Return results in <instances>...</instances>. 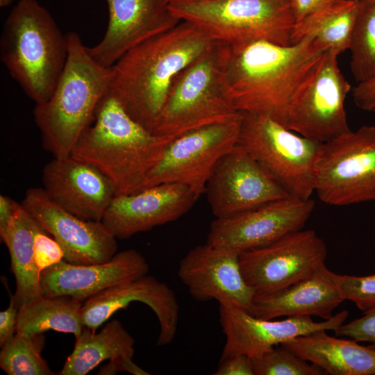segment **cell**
<instances>
[{
  "instance_id": "cell-1",
  "label": "cell",
  "mask_w": 375,
  "mask_h": 375,
  "mask_svg": "<svg viewBox=\"0 0 375 375\" xmlns=\"http://www.w3.org/2000/svg\"><path fill=\"white\" fill-rule=\"evenodd\" d=\"M217 44L232 107L268 116L285 127L294 97L326 51L312 38L288 46L267 41Z\"/></svg>"
},
{
  "instance_id": "cell-2",
  "label": "cell",
  "mask_w": 375,
  "mask_h": 375,
  "mask_svg": "<svg viewBox=\"0 0 375 375\" xmlns=\"http://www.w3.org/2000/svg\"><path fill=\"white\" fill-rule=\"evenodd\" d=\"M214 44L195 25L181 20L130 49L110 67L108 90L135 122L152 132L174 78Z\"/></svg>"
},
{
  "instance_id": "cell-3",
  "label": "cell",
  "mask_w": 375,
  "mask_h": 375,
  "mask_svg": "<svg viewBox=\"0 0 375 375\" xmlns=\"http://www.w3.org/2000/svg\"><path fill=\"white\" fill-rule=\"evenodd\" d=\"M175 138L153 134L135 122L109 92L71 156L101 172L116 196L138 192Z\"/></svg>"
},
{
  "instance_id": "cell-4",
  "label": "cell",
  "mask_w": 375,
  "mask_h": 375,
  "mask_svg": "<svg viewBox=\"0 0 375 375\" xmlns=\"http://www.w3.org/2000/svg\"><path fill=\"white\" fill-rule=\"evenodd\" d=\"M66 65L51 97L35 104L34 119L44 148L54 158L69 156L108 91L110 68L97 62L75 32L67 34Z\"/></svg>"
},
{
  "instance_id": "cell-5",
  "label": "cell",
  "mask_w": 375,
  "mask_h": 375,
  "mask_svg": "<svg viewBox=\"0 0 375 375\" xmlns=\"http://www.w3.org/2000/svg\"><path fill=\"white\" fill-rule=\"evenodd\" d=\"M67 54V35L49 12L36 0H20L3 26L1 60L35 104L52 95Z\"/></svg>"
},
{
  "instance_id": "cell-6",
  "label": "cell",
  "mask_w": 375,
  "mask_h": 375,
  "mask_svg": "<svg viewBox=\"0 0 375 375\" xmlns=\"http://www.w3.org/2000/svg\"><path fill=\"white\" fill-rule=\"evenodd\" d=\"M169 8L178 19L193 24L213 42L292 44L296 19L291 0L174 1Z\"/></svg>"
},
{
  "instance_id": "cell-7",
  "label": "cell",
  "mask_w": 375,
  "mask_h": 375,
  "mask_svg": "<svg viewBox=\"0 0 375 375\" xmlns=\"http://www.w3.org/2000/svg\"><path fill=\"white\" fill-rule=\"evenodd\" d=\"M241 115L225 94L219 49L215 42L209 51L174 78L152 133L176 138Z\"/></svg>"
},
{
  "instance_id": "cell-8",
  "label": "cell",
  "mask_w": 375,
  "mask_h": 375,
  "mask_svg": "<svg viewBox=\"0 0 375 375\" xmlns=\"http://www.w3.org/2000/svg\"><path fill=\"white\" fill-rule=\"evenodd\" d=\"M237 144L247 151L290 196L310 199L315 164L322 144L303 137L271 117L241 112Z\"/></svg>"
},
{
  "instance_id": "cell-9",
  "label": "cell",
  "mask_w": 375,
  "mask_h": 375,
  "mask_svg": "<svg viewBox=\"0 0 375 375\" xmlns=\"http://www.w3.org/2000/svg\"><path fill=\"white\" fill-rule=\"evenodd\" d=\"M315 192L331 206L375 201L374 125L322 144L315 164Z\"/></svg>"
},
{
  "instance_id": "cell-10",
  "label": "cell",
  "mask_w": 375,
  "mask_h": 375,
  "mask_svg": "<svg viewBox=\"0 0 375 375\" xmlns=\"http://www.w3.org/2000/svg\"><path fill=\"white\" fill-rule=\"evenodd\" d=\"M338 55L326 51L292 103L286 128L325 143L351 130L344 103L350 83L342 73Z\"/></svg>"
},
{
  "instance_id": "cell-11",
  "label": "cell",
  "mask_w": 375,
  "mask_h": 375,
  "mask_svg": "<svg viewBox=\"0 0 375 375\" xmlns=\"http://www.w3.org/2000/svg\"><path fill=\"white\" fill-rule=\"evenodd\" d=\"M242 115L188 132L172 140L148 175L144 189L167 183L190 188L199 198L219 161L238 143Z\"/></svg>"
},
{
  "instance_id": "cell-12",
  "label": "cell",
  "mask_w": 375,
  "mask_h": 375,
  "mask_svg": "<svg viewBox=\"0 0 375 375\" xmlns=\"http://www.w3.org/2000/svg\"><path fill=\"white\" fill-rule=\"evenodd\" d=\"M327 248L313 230L291 232L240 253L242 275L256 295H267L306 278L325 264Z\"/></svg>"
},
{
  "instance_id": "cell-13",
  "label": "cell",
  "mask_w": 375,
  "mask_h": 375,
  "mask_svg": "<svg viewBox=\"0 0 375 375\" xmlns=\"http://www.w3.org/2000/svg\"><path fill=\"white\" fill-rule=\"evenodd\" d=\"M315 208L311 199L289 196L210 224L207 243L242 253L269 244L302 229Z\"/></svg>"
},
{
  "instance_id": "cell-14",
  "label": "cell",
  "mask_w": 375,
  "mask_h": 375,
  "mask_svg": "<svg viewBox=\"0 0 375 375\" xmlns=\"http://www.w3.org/2000/svg\"><path fill=\"white\" fill-rule=\"evenodd\" d=\"M205 193L215 218L230 217L290 196L238 144L219 161L207 183Z\"/></svg>"
},
{
  "instance_id": "cell-15",
  "label": "cell",
  "mask_w": 375,
  "mask_h": 375,
  "mask_svg": "<svg viewBox=\"0 0 375 375\" xmlns=\"http://www.w3.org/2000/svg\"><path fill=\"white\" fill-rule=\"evenodd\" d=\"M21 203L60 245L65 261L101 263L117 253V238L101 221L85 220L70 213L53 202L42 188L28 189Z\"/></svg>"
},
{
  "instance_id": "cell-16",
  "label": "cell",
  "mask_w": 375,
  "mask_h": 375,
  "mask_svg": "<svg viewBox=\"0 0 375 375\" xmlns=\"http://www.w3.org/2000/svg\"><path fill=\"white\" fill-rule=\"evenodd\" d=\"M219 305V322L226 336L221 359L237 355L253 358L298 336L322 330L335 331L349 315L344 310L322 322H315L310 316L273 321L256 317L230 303Z\"/></svg>"
},
{
  "instance_id": "cell-17",
  "label": "cell",
  "mask_w": 375,
  "mask_h": 375,
  "mask_svg": "<svg viewBox=\"0 0 375 375\" xmlns=\"http://www.w3.org/2000/svg\"><path fill=\"white\" fill-rule=\"evenodd\" d=\"M178 275L198 301L230 303L249 312L256 295L242 275L240 253L207 242L181 260Z\"/></svg>"
},
{
  "instance_id": "cell-18",
  "label": "cell",
  "mask_w": 375,
  "mask_h": 375,
  "mask_svg": "<svg viewBox=\"0 0 375 375\" xmlns=\"http://www.w3.org/2000/svg\"><path fill=\"white\" fill-rule=\"evenodd\" d=\"M109 20L103 39L88 47L92 58L111 67L128 51L174 26L169 0H106Z\"/></svg>"
},
{
  "instance_id": "cell-19",
  "label": "cell",
  "mask_w": 375,
  "mask_h": 375,
  "mask_svg": "<svg viewBox=\"0 0 375 375\" xmlns=\"http://www.w3.org/2000/svg\"><path fill=\"white\" fill-rule=\"evenodd\" d=\"M198 199L186 185L161 183L115 196L101 222L117 239H128L178 219Z\"/></svg>"
},
{
  "instance_id": "cell-20",
  "label": "cell",
  "mask_w": 375,
  "mask_h": 375,
  "mask_svg": "<svg viewBox=\"0 0 375 375\" xmlns=\"http://www.w3.org/2000/svg\"><path fill=\"white\" fill-rule=\"evenodd\" d=\"M133 301L146 304L155 313L160 325L156 344H170L177 332L178 303L166 283L148 274L108 288L86 299L82 306L83 324L96 331L115 312Z\"/></svg>"
},
{
  "instance_id": "cell-21",
  "label": "cell",
  "mask_w": 375,
  "mask_h": 375,
  "mask_svg": "<svg viewBox=\"0 0 375 375\" xmlns=\"http://www.w3.org/2000/svg\"><path fill=\"white\" fill-rule=\"evenodd\" d=\"M42 180V188L53 202L85 220L101 221L116 196L101 172L71 155L46 164Z\"/></svg>"
},
{
  "instance_id": "cell-22",
  "label": "cell",
  "mask_w": 375,
  "mask_h": 375,
  "mask_svg": "<svg viewBox=\"0 0 375 375\" xmlns=\"http://www.w3.org/2000/svg\"><path fill=\"white\" fill-rule=\"evenodd\" d=\"M149 269L144 257L133 249L116 253L101 263L74 265L62 260L41 272V294L84 302L108 288L148 274Z\"/></svg>"
},
{
  "instance_id": "cell-23",
  "label": "cell",
  "mask_w": 375,
  "mask_h": 375,
  "mask_svg": "<svg viewBox=\"0 0 375 375\" xmlns=\"http://www.w3.org/2000/svg\"><path fill=\"white\" fill-rule=\"evenodd\" d=\"M339 276L323 264L306 278L283 290L267 295H255L249 312L265 319L301 316L329 319L345 301Z\"/></svg>"
},
{
  "instance_id": "cell-24",
  "label": "cell",
  "mask_w": 375,
  "mask_h": 375,
  "mask_svg": "<svg viewBox=\"0 0 375 375\" xmlns=\"http://www.w3.org/2000/svg\"><path fill=\"white\" fill-rule=\"evenodd\" d=\"M326 330L287 340L281 346L331 375H375V346L332 337Z\"/></svg>"
},
{
  "instance_id": "cell-25",
  "label": "cell",
  "mask_w": 375,
  "mask_h": 375,
  "mask_svg": "<svg viewBox=\"0 0 375 375\" xmlns=\"http://www.w3.org/2000/svg\"><path fill=\"white\" fill-rule=\"evenodd\" d=\"M135 340L122 323L113 319L100 331L84 327L60 375H85L104 360L133 357Z\"/></svg>"
},
{
  "instance_id": "cell-26",
  "label": "cell",
  "mask_w": 375,
  "mask_h": 375,
  "mask_svg": "<svg viewBox=\"0 0 375 375\" xmlns=\"http://www.w3.org/2000/svg\"><path fill=\"white\" fill-rule=\"evenodd\" d=\"M41 226L17 203L12 222L3 243L10 256L16 282L13 297L19 305L42 296L40 274L35 258L34 236Z\"/></svg>"
},
{
  "instance_id": "cell-27",
  "label": "cell",
  "mask_w": 375,
  "mask_h": 375,
  "mask_svg": "<svg viewBox=\"0 0 375 375\" xmlns=\"http://www.w3.org/2000/svg\"><path fill=\"white\" fill-rule=\"evenodd\" d=\"M360 3V0H341L307 15L296 22L292 44L312 38L338 56L349 49Z\"/></svg>"
},
{
  "instance_id": "cell-28",
  "label": "cell",
  "mask_w": 375,
  "mask_h": 375,
  "mask_svg": "<svg viewBox=\"0 0 375 375\" xmlns=\"http://www.w3.org/2000/svg\"><path fill=\"white\" fill-rule=\"evenodd\" d=\"M83 304L67 296L42 295L26 301L19 308L16 333L35 335L53 330L72 333L77 338L85 327Z\"/></svg>"
},
{
  "instance_id": "cell-29",
  "label": "cell",
  "mask_w": 375,
  "mask_h": 375,
  "mask_svg": "<svg viewBox=\"0 0 375 375\" xmlns=\"http://www.w3.org/2000/svg\"><path fill=\"white\" fill-rule=\"evenodd\" d=\"M350 67L357 83L375 78V0H360L351 35Z\"/></svg>"
},
{
  "instance_id": "cell-30",
  "label": "cell",
  "mask_w": 375,
  "mask_h": 375,
  "mask_svg": "<svg viewBox=\"0 0 375 375\" xmlns=\"http://www.w3.org/2000/svg\"><path fill=\"white\" fill-rule=\"evenodd\" d=\"M45 344L43 333L26 335L16 333L0 352V367L8 375H52L42 356Z\"/></svg>"
},
{
  "instance_id": "cell-31",
  "label": "cell",
  "mask_w": 375,
  "mask_h": 375,
  "mask_svg": "<svg viewBox=\"0 0 375 375\" xmlns=\"http://www.w3.org/2000/svg\"><path fill=\"white\" fill-rule=\"evenodd\" d=\"M254 375H323L327 374L320 367L298 356L280 346L250 358Z\"/></svg>"
},
{
  "instance_id": "cell-32",
  "label": "cell",
  "mask_w": 375,
  "mask_h": 375,
  "mask_svg": "<svg viewBox=\"0 0 375 375\" xmlns=\"http://www.w3.org/2000/svg\"><path fill=\"white\" fill-rule=\"evenodd\" d=\"M339 283L344 300L352 301L363 312L375 308V274L365 276L340 275Z\"/></svg>"
},
{
  "instance_id": "cell-33",
  "label": "cell",
  "mask_w": 375,
  "mask_h": 375,
  "mask_svg": "<svg viewBox=\"0 0 375 375\" xmlns=\"http://www.w3.org/2000/svg\"><path fill=\"white\" fill-rule=\"evenodd\" d=\"M336 337H344L375 346V308L349 323L342 324L335 331Z\"/></svg>"
},
{
  "instance_id": "cell-34",
  "label": "cell",
  "mask_w": 375,
  "mask_h": 375,
  "mask_svg": "<svg viewBox=\"0 0 375 375\" xmlns=\"http://www.w3.org/2000/svg\"><path fill=\"white\" fill-rule=\"evenodd\" d=\"M48 234L41 227L34 236L35 258L40 272L64 259V252L60 245Z\"/></svg>"
},
{
  "instance_id": "cell-35",
  "label": "cell",
  "mask_w": 375,
  "mask_h": 375,
  "mask_svg": "<svg viewBox=\"0 0 375 375\" xmlns=\"http://www.w3.org/2000/svg\"><path fill=\"white\" fill-rule=\"evenodd\" d=\"M19 305L10 295L8 307L0 312V346L9 342L16 333Z\"/></svg>"
},
{
  "instance_id": "cell-36",
  "label": "cell",
  "mask_w": 375,
  "mask_h": 375,
  "mask_svg": "<svg viewBox=\"0 0 375 375\" xmlns=\"http://www.w3.org/2000/svg\"><path fill=\"white\" fill-rule=\"evenodd\" d=\"M214 375H254L250 358L245 355L220 359Z\"/></svg>"
},
{
  "instance_id": "cell-37",
  "label": "cell",
  "mask_w": 375,
  "mask_h": 375,
  "mask_svg": "<svg viewBox=\"0 0 375 375\" xmlns=\"http://www.w3.org/2000/svg\"><path fill=\"white\" fill-rule=\"evenodd\" d=\"M357 107L365 111H375V78L359 83L352 90Z\"/></svg>"
},
{
  "instance_id": "cell-38",
  "label": "cell",
  "mask_w": 375,
  "mask_h": 375,
  "mask_svg": "<svg viewBox=\"0 0 375 375\" xmlns=\"http://www.w3.org/2000/svg\"><path fill=\"white\" fill-rule=\"evenodd\" d=\"M17 203L7 196L0 195V237L3 242L10 231Z\"/></svg>"
},
{
  "instance_id": "cell-39",
  "label": "cell",
  "mask_w": 375,
  "mask_h": 375,
  "mask_svg": "<svg viewBox=\"0 0 375 375\" xmlns=\"http://www.w3.org/2000/svg\"><path fill=\"white\" fill-rule=\"evenodd\" d=\"M119 372H128L134 375H147V372L138 366L132 358H119L110 360L101 368L98 374L111 375Z\"/></svg>"
},
{
  "instance_id": "cell-40",
  "label": "cell",
  "mask_w": 375,
  "mask_h": 375,
  "mask_svg": "<svg viewBox=\"0 0 375 375\" xmlns=\"http://www.w3.org/2000/svg\"><path fill=\"white\" fill-rule=\"evenodd\" d=\"M341 0H291L296 22L307 15Z\"/></svg>"
},
{
  "instance_id": "cell-41",
  "label": "cell",
  "mask_w": 375,
  "mask_h": 375,
  "mask_svg": "<svg viewBox=\"0 0 375 375\" xmlns=\"http://www.w3.org/2000/svg\"><path fill=\"white\" fill-rule=\"evenodd\" d=\"M13 0H0V6L1 8L9 6Z\"/></svg>"
},
{
  "instance_id": "cell-42",
  "label": "cell",
  "mask_w": 375,
  "mask_h": 375,
  "mask_svg": "<svg viewBox=\"0 0 375 375\" xmlns=\"http://www.w3.org/2000/svg\"><path fill=\"white\" fill-rule=\"evenodd\" d=\"M169 2L174 1H215V0H169Z\"/></svg>"
},
{
  "instance_id": "cell-43",
  "label": "cell",
  "mask_w": 375,
  "mask_h": 375,
  "mask_svg": "<svg viewBox=\"0 0 375 375\" xmlns=\"http://www.w3.org/2000/svg\"><path fill=\"white\" fill-rule=\"evenodd\" d=\"M375 112V111H374Z\"/></svg>"
}]
</instances>
